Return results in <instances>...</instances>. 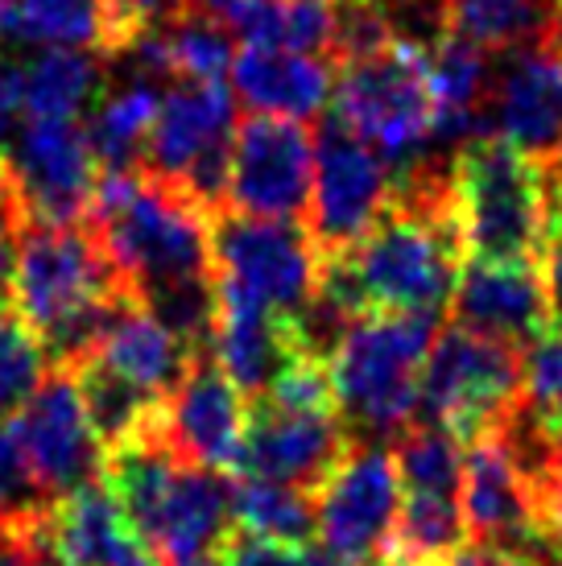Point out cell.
Instances as JSON below:
<instances>
[{
    "instance_id": "277c9868",
    "label": "cell",
    "mask_w": 562,
    "mask_h": 566,
    "mask_svg": "<svg viewBox=\"0 0 562 566\" xmlns=\"http://www.w3.org/2000/svg\"><path fill=\"white\" fill-rule=\"evenodd\" d=\"M104 472L116 501L125 504L157 566H190L219 558L232 537V484L174 455L157 422L137 439L112 447Z\"/></svg>"
},
{
    "instance_id": "f6af8a7d",
    "label": "cell",
    "mask_w": 562,
    "mask_h": 566,
    "mask_svg": "<svg viewBox=\"0 0 562 566\" xmlns=\"http://www.w3.org/2000/svg\"><path fill=\"white\" fill-rule=\"evenodd\" d=\"M0 178H4V158H0Z\"/></svg>"
},
{
    "instance_id": "bcb514c9",
    "label": "cell",
    "mask_w": 562,
    "mask_h": 566,
    "mask_svg": "<svg viewBox=\"0 0 562 566\" xmlns=\"http://www.w3.org/2000/svg\"><path fill=\"white\" fill-rule=\"evenodd\" d=\"M331 566H344V563H331Z\"/></svg>"
},
{
    "instance_id": "d4e9b609",
    "label": "cell",
    "mask_w": 562,
    "mask_h": 566,
    "mask_svg": "<svg viewBox=\"0 0 562 566\" xmlns=\"http://www.w3.org/2000/svg\"><path fill=\"white\" fill-rule=\"evenodd\" d=\"M17 83H21V125H30V120H79V112L104 87V75L92 50L46 46L33 59H17Z\"/></svg>"
},
{
    "instance_id": "8d00e7d4",
    "label": "cell",
    "mask_w": 562,
    "mask_h": 566,
    "mask_svg": "<svg viewBox=\"0 0 562 566\" xmlns=\"http://www.w3.org/2000/svg\"><path fill=\"white\" fill-rule=\"evenodd\" d=\"M4 158V154H0ZM25 203L17 195L13 178L4 170L0 178V302H9L4 294H13V277H17V252H21V232H25Z\"/></svg>"
},
{
    "instance_id": "836d02e7",
    "label": "cell",
    "mask_w": 562,
    "mask_h": 566,
    "mask_svg": "<svg viewBox=\"0 0 562 566\" xmlns=\"http://www.w3.org/2000/svg\"><path fill=\"white\" fill-rule=\"evenodd\" d=\"M525 401H530V409L542 418L550 434L562 442V327H554L542 344L530 347Z\"/></svg>"
},
{
    "instance_id": "ffe728a7",
    "label": "cell",
    "mask_w": 562,
    "mask_h": 566,
    "mask_svg": "<svg viewBox=\"0 0 562 566\" xmlns=\"http://www.w3.org/2000/svg\"><path fill=\"white\" fill-rule=\"evenodd\" d=\"M46 551L59 566H157L108 484H79L46 509Z\"/></svg>"
},
{
    "instance_id": "d6a6232c",
    "label": "cell",
    "mask_w": 562,
    "mask_h": 566,
    "mask_svg": "<svg viewBox=\"0 0 562 566\" xmlns=\"http://www.w3.org/2000/svg\"><path fill=\"white\" fill-rule=\"evenodd\" d=\"M50 373L46 347L17 306L0 302V418H9Z\"/></svg>"
},
{
    "instance_id": "f546056e",
    "label": "cell",
    "mask_w": 562,
    "mask_h": 566,
    "mask_svg": "<svg viewBox=\"0 0 562 566\" xmlns=\"http://www.w3.org/2000/svg\"><path fill=\"white\" fill-rule=\"evenodd\" d=\"M232 521L240 525V534L306 546L314 537V501L302 488L244 475L240 484H232Z\"/></svg>"
},
{
    "instance_id": "d6986e66",
    "label": "cell",
    "mask_w": 562,
    "mask_h": 566,
    "mask_svg": "<svg viewBox=\"0 0 562 566\" xmlns=\"http://www.w3.org/2000/svg\"><path fill=\"white\" fill-rule=\"evenodd\" d=\"M500 137L538 166H562V46L517 50L492 95Z\"/></svg>"
},
{
    "instance_id": "ba28073f",
    "label": "cell",
    "mask_w": 562,
    "mask_h": 566,
    "mask_svg": "<svg viewBox=\"0 0 562 566\" xmlns=\"http://www.w3.org/2000/svg\"><path fill=\"white\" fill-rule=\"evenodd\" d=\"M525 364L521 347L455 323L430 347L418 413L471 447L525 406Z\"/></svg>"
},
{
    "instance_id": "ac0fdd59",
    "label": "cell",
    "mask_w": 562,
    "mask_h": 566,
    "mask_svg": "<svg viewBox=\"0 0 562 566\" xmlns=\"http://www.w3.org/2000/svg\"><path fill=\"white\" fill-rule=\"evenodd\" d=\"M451 315L459 327L504 339L513 347L542 344L554 331L542 261H485L468 256L451 294Z\"/></svg>"
},
{
    "instance_id": "4316f807",
    "label": "cell",
    "mask_w": 562,
    "mask_h": 566,
    "mask_svg": "<svg viewBox=\"0 0 562 566\" xmlns=\"http://www.w3.org/2000/svg\"><path fill=\"white\" fill-rule=\"evenodd\" d=\"M9 38L116 54L108 0H9Z\"/></svg>"
},
{
    "instance_id": "ee69618b",
    "label": "cell",
    "mask_w": 562,
    "mask_h": 566,
    "mask_svg": "<svg viewBox=\"0 0 562 566\" xmlns=\"http://www.w3.org/2000/svg\"><path fill=\"white\" fill-rule=\"evenodd\" d=\"M554 42H559V46H562V17H559V38H554Z\"/></svg>"
},
{
    "instance_id": "44dd1931",
    "label": "cell",
    "mask_w": 562,
    "mask_h": 566,
    "mask_svg": "<svg viewBox=\"0 0 562 566\" xmlns=\"http://www.w3.org/2000/svg\"><path fill=\"white\" fill-rule=\"evenodd\" d=\"M306 352L298 318L273 315L266 306L216 290V315H211V356L236 380L244 397L266 394L281 377V368Z\"/></svg>"
},
{
    "instance_id": "cb8c5ba5",
    "label": "cell",
    "mask_w": 562,
    "mask_h": 566,
    "mask_svg": "<svg viewBox=\"0 0 562 566\" xmlns=\"http://www.w3.org/2000/svg\"><path fill=\"white\" fill-rule=\"evenodd\" d=\"M562 0H438V33L480 50H530L559 38Z\"/></svg>"
},
{
    "instance_id": "e0dca14e",
    "label": "cell",
    "mask_w": 562,
    "mask_h": 566,
    "mask_svg": "<svg viewBox=\"0 0 562 566\" xmlns=\"http://www.w3.org/2000/svg\"><path fill=\"white\" fill-rule=\"evenodd\" d=\"M347 451L352 439L340 409H278L252 401L240 472L302 488L314 496L347 459Z\"/></svg>"
},
{
    "instance_id": "7c38bea8",
    "label": "cell",
    "mask_w": 562,
    "mask_h": 566,
    "mask_svg": "<svg viewBox=\"0 0 562 566\" xmlns=\"http://www.w3.org/2000/svg\"><path fill=\"white\" fill-rule=\"evenodd\" d=\"M397 199V174L373 145L347 133L340 120H327L314 145V190H311V232L323 261L344 256L385 220Z\"/></svg>"
},
{
    "instance_id": "8992f818",
    "label": "cell",
    "mask_w": 562,
    "mask_h": 566,
    "mask_svg": "<svg viewBox=\"0 0 562 566\" xmlns=\"http://www.w3.org/2000/svg\"><path fill=\"white\" fill-rule=\"evenodd\" d=\"M335 66L340 80L331 120L373 145L385 161H418V149L438 133V95L426 46L393 33L389 42Z\"/></svg>"
},
{
    "instance_id": "b9f144b4",
    "label": "cell",
    "mask_w": 562,
    "mask_h": 566,
    "mask_svg": "<svg viewBox=\"0 0 562 566\" xmlns=\"http://www.w3.org/2000/svg\"><path fill=\"white\" fill-rule=\"evenodd\" d=\"M190 566H223L219 558H204V563H190Z\"/></svg>"
},
{
    "instance_id": "e575fe53",
    "label": "cell",
    "mask_w": 562,
    "mask_h": 566,
    "mask_svg": "<svg viewBox=\"0 0 562 566\" xmlns=\"http://www.w3.org/2000/svg\"><path fill=\"white\" fill-rule=\"evenodd\" d=\"M112 9V42L116 54H125L149 38V33L174 25L178 17H187V0H108Z\"/></svg>"
},
{
    "instance_id": "30bf717a",
    "label": "cell",
    "mask_w": 562,
    "mask_h": 566,
    "mask_svg": "<svg viewBox=\"0 0 562 566\" xmlns=\"http://www.w3.org/2000/svg\"><path fill=\"white\" fill-rule=\"evenodd\" d=\"M236 99L223 83H174L162 95L140 170L190 190L211 216L228 211Z\"/></svg>"
},
{
    "instance_id": "3957f363",
    "label": "cell",
    "mask_w": 562,
    "mask_h": 566,
    "mask_svg": "<svg viewBox=\"0 0 562 566\" xmlns=\"http://www.w3.org/2000/svg\"><path fill=\"white\" fill-rule=\"evenodd\" d=\"M133 302L140 298L112 265L87 220L25 223L17 252L13 306L38 331L50 368L87 360L112 318Z\"/></svg>"
},
{
    "instance_id": "603a6c76",
    "label": "cell",
    "mask_w": 562,
    "mask_h": 566,
    "mask_svg": "<svg viewBox=\"0 0 562 566\" xmlns=\"http://www.w3.org/2000/svg\"><path fill=\"white\" fill-rule=\"evenodd\" d=\"M232 83L257 112L306 120V116H319L327 104L335 87V63L323 54L244 42L232 63Z\"/></svg>"
},
{
    "instance_id": "8fae6325",
    "label": "cell",
    "mask_w": 562,
    "mask_h": 566,
    "mask_svg": "<svg viewBox=\"0 0 562 566\" xmlns=\"http://www.w3.org/2000/svg\"><path fill=\"white\" fill-rule=\"evenodd\" d=\"M4 434L30 475L33 492L46 504L87 484L104 463V442L95 434L71 368H50L42 385L9 413Z\"/></svg>"
},
{
    "instance_id": "f1b7e54d",
    "label": "cell",
    "mask_w": 562,
    "mask_h": 566,
    "mask_svg": "<svg viewBox=\"0 0 562 566\" xmlns=\"http://www.w3.org/2000/svg\"><path fill=\"white\" fill-rule=\"evenodd\" d=\"M468 517H464V496H430V492H406L397 530H393L389 554L397 558H418V563L451 566L468 551Z\"/></svg>"
},
{
    "instance_id": "7402d4cb",
    "label": "cell",
    "mask_w": 562,
    "mask_h": 566,
    "mask_svg": "<svg viewBox=\"0 0 562 566\" xmlns=\"http://www.w3.org/2000/svg\"><path fill=\"white\" fill-rule=\"evenodd\" d=\"M199 352L204 347L190 344L183 331L170 327L149 306L133 302V306H125L121 315L112 318L87 360H100L108 373L128 380L133 389L166 401L178 389V380L190 373V364H195Z\"/></svg>"
},
{
    "instance_id": "5b68a950",
    "label": "cell",
    "mask_w": 562,
    "mask_h": 566,
    "mask_svg": "<svg viewBox=\"0 0 562 566\" xmlns=\"http://www.w3.org/2000/svg\"><path fill=\"white\" fill-rule=\"evenodd\" d=\"M438 339V315H360L331 352L344 422L373 434H406L418 418L422 373Z\"/></svg>"
},
{
    "instance_id": "52a82bcc",
    "label": "cell",
    "mask_w": 562,
    "mask_h": 566,
    "mask_svg": "<svg viewBox=\"0 0 562 566\" xmlns=\"http://www.w3.org/2000/svg\"><path fill=\"white\" fill-rule=\"evenodd\" d=\"M468 256L542 261L550 223L547 170L504 137H471L451 161Z\"/></svg>"
},
{
    "instance_id": "1f68e13d",
    "label": "cell",
    "mask_w": 562,
    "mask_h": 566,
    "mask_svg": "<svg viewBox=\"0 0 562 566\" xmlns=\"http://www.w3.org/2000/svg\"><path fill=\"white\" fill-rule=\"evenodd\" d=\"M397 472L406 492H430V496H464V442L443 426H409L397 439Z\"/></svg>"
},
{
    "instance_id": "74e56055",
    "label": "cell",
    "mask_w": 562,
    "mask_h": 566,
    "mask_svg": "<svg viewBox=\"0 0 562 566\" xmlns=\"http://www.w3.org/2000/svg\"><path fill=\"white\" fill-rule=\"evenodd\" d=\"M223 566H331L319 563L314 554H306L302 546H285V542H266L252 534H232L228 546L219 551Z\"/></svg>"
},
{
    "instance_id": "4dcf8cb0",
    "label": "cell",
    "mask_w": 562,
    "mask_h": 566,
    "mask_svg": "<svg viewBox=\"0 0 562 566\" xmlns=\"http://www.w3.org/2000/svg\"><path fill=\"white\" fill-rule=\"evenodd\" d=\"M157 108H162V95L149 83H133L125 92L108 95L100 108H95L87 137L104 170H133L145 158V142L154 133Z\"/></svg>"
},
{
    "instance_id": "4fadbf2b",
    "label": "cell",
    "mask_w": 562,
    "mask_h": 566,
    "mask_svg": "<svg viewBox=\"0 0 562 566\" xmlns=\"http://www.w3.org/2000/svg\"><path fill=\"white\" fill-rule=\"evenodd\" d=\"M314 137L302 120L257 112L236 125L228 211L252 220L294 223L311 216Z\"/></svg>"
},
{
    "instance_id": "d590c367",
    "label": "cell",
    "mask_w": 562,
    "mask_h": 566,
    "mask_svg": "<svg viewBox=\"0 0 562 566\" xmlns=\"http://www.w3.org/2000/svg\"><path fill=\"white\" fill-rule=\"evenodd\" d=\"M50 504L33 492L30 475L17 459L9 434H0V530L4 525H21V521H38Z\"/></svg>"
},
{
    "instance_id": "9a60e30c",
    "label": "cell",
    "mask_w": 562,
    "mask_h": 566,
    "mask_svg": "<svg viewBox=\"0 0 562 566\" xmlns=\"http://www.w3.org/2000/svg\"><path fill=\"white\" fill-rule=\"evenodd\" d=\"M0 154L30 223L87 220L100 187V158L79 120H30L0 142Z\"/></svg>"
},
{
    "instance_id": "60d3db41",
    "label": "cell",
    "mask_w": 562,
    "mask_h": 566,
    "mask_svg": "<svg viewBox=\"0 0 562 566\" xmlns=\"http://www.w3.org/2000/svg\"><path fill=\"white\" fill-rule=\"evenodd\" d=\"M385 566H438V563H418V558H397V554H389V558H381Z\"/></svg>"
},
{
    "instance_id": "484cf974",
    "label": "cell",
    "mask_w": 562,
    "mask_h": 566,
    "mask_svg": "<svg viewBox=\"0 0 562 566\" xmlns=\"http://www.w3.org/2000/svg\"><path fill=\"white\" fill-rule=\"evenodd\" d=\"M430 59V80L438 95V142H455V137H480V104L488 92V63L485 50L455 38V33H438V42L426 50Z\"/></svg>"
},
{
    "instance_id": "f35d334b",
    "label": "cell",
    "mask_w": 562,
    "mask_h": 566,
    "mask_svg": "<svg viewBox=\"0 0 562 566\" xmlns=\"http://www.w3.org/2000/svg\"><path fill=\"white\" fill-rule=\"evenodd\" d=\"M46 513L0 530V566H46Z\"/></svg>"
},
{
    "instance_id": "ab89813d",
    "label": "cell",
    "mask_w": 562,
    "mask_h": 566,
    "mask_svg": "<svg viewBox=\"0 0 562 566\" xmlns=\"http://www.w3.org/2000/svg\"><path fill=\"white\" fill-rule=\"evenodd\" d=\"M451 566H550L542 558H530V554L521 551H504V546H468V551L459 554Z\"/></svg>"
},
{
    "instance_id": "9c48e42d",
    "label": "cell",
    "mask_w": 562,
    "mask_h": 566,
    "mask_svg": "<svg viewBox=\"0 0 562 566\" xmlns=\"http://www.w3.org/2000/svg\"><path fill=\"white\" fill-rule=\"evenodd\" d=\"M216 290L257 302L273 315L302 318L323 290V256L294 223L223 211L211 228Z\"/></svg>"
},
{
    "instance_id": "7a4b0ae2",
    "label": "cell",
    "mask_w": 562,
    "mask_h": 566,
    "mask_svg": "<svg viewBox=\"0 0 562 566\" xmlns=\"http://www.w3.org/2000/svg\"><path fill=\"white\" fill-rule=\"evenodd\" d=\"M468 240L459 223L451 166L409 161L397 170V199L356 249L323 261V298L347 318L438 315L451 306Z\"/></svg>"
},
{
    "instance_id": "6da1fadb",
    "label": "cell",
    "mask_w": 562,
    "mask_h": 566,
    "mask_svg": "<svg viewBox=\"0 0 562 566\" xmlns=\"http://www.w3.org/2000/svg\"><path fill=\"white\" fill-rule=\"evenodd\" d=\"M87 223L133 294L204 347L216 315V216L178 182L133 166L100 174Z\"/></svg>"
},
{
    "instance_id": "7bdbcfd3",
    "label": "cell",
    "mask_w": 562,
    "mask_h": 566,
    "mask_svg": "<svg viewBox=\"0 0 562 566\" xmlns=\"http://www.w3.org/2000/svg\"><path fill=\"white\" fill-rule=\"evenodd\" d=\"M364 4H381V9H389V0H364ZM397 4V0H393Z\"/></svg>"
},
{
    "instance_id": "2e32d148",
    "label": "cell",
    "mask_w": 562,
    "mask_h": 566,
    "mask_svg": "<svg viewBox=\"0 0 562 566\" xmlns=\"http://www.w3.org/2000/svg\"><path fill=\"white\" fill-rule=\"evenodd\" d=\"M157 430L183 463L207 472H240L249 439V401L216 364V356L199 352L190 373L166 397Z\"/></svg>"
},
{
    "instance_id": "83f0119b",
    "label": "cell",
    "mask_w": 562,
    "mask_h": 566,
    "mask_svg": "<svg viewBox=\"0 0 562 566\" xmlns=\"http://www.w3.org/2000/svg\"><path fill=\"white\" fill-rule=\"evenodd\" d=\"M133 50L145 63V71H162L174 83H223V75L236 63L228 33L190 13L178 17L166 30L140 38Z\"/></svg>"
},
{
    "instance_id": "5bb4252c",
    "label": "cell",
    "mask_w": 562,
    "mask_h": 566,
    "mask_svg": "<svg viewBox=\"0 0 562 566\" xmlns=\"http://www.w3.org/2000/svg\"><path fill=\"white\" fill-rule=\"evenodd\" d=\"M402 496L397 459L381 447H352L335 475L314 492V534L344 566L389 558Z\"/></svg>"
}]
</instances>
